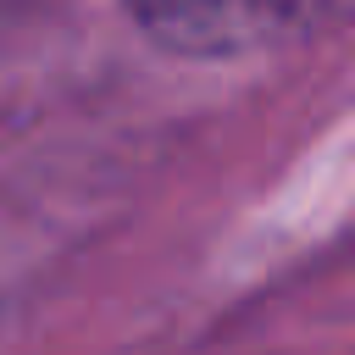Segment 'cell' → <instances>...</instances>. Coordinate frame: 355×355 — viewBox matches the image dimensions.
Instances as JSON below:
<instances>
[{
  "label": "cell",
  "mask_w": 355,
  "mask_h": 355,
  "mask_svg": "<svg viewBox=\"0 0 355 355\" xmlns=\"http://www.w3.org/2000/svg\"><path fill=\"white\" fill-rule=\"evenodd\" d=\"M139 28L172 55H261L355 22V0H128Z\"/></svg>",
  "instance_id": "1"
},
{
  "label": "cell",
  "mask_w": 355,
  "mask_h": 355,
  "mask_svg": "<svg viewBox=\"0 0 355 355\" xmlns=\"http://www.w3.org/2000/svg\"><path fill=\"white\" fill-rule=\"evenodd\" d=\"M0 6H17V0H0Z\"/></svg>",
  "instance_id": "2"
}]
</instances>
